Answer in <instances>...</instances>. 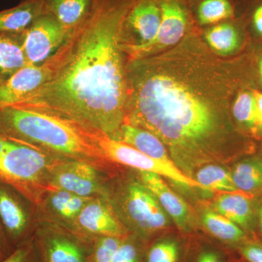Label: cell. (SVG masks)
Here are the masks:
<instances>
[{
    "label": "cell",
    "instance_id": "obj_1",
    "mask_svg": "<svg viewBox=\"0 0 262 262\" xmlns=\"http://www.w3.org/2000/svg\"><path fill=\"white\" fill-rule=\"evenodd\" d=\"M186 34L173 48L128 59L125 122L149 131L188 177L228 158L237 142L232 108L242 89L235 63Z\"/></svg>",
    "mask_w": 262,
    "mask_h": 262
},
{
    "label": "cell",
    "instance_id": "obj_2",
    "mask_svg": "<svg viewBox=\"0 0 262 262\" xmlns=\"http://www.w3.org/2000/svg\"><path fill=\"white\" fill-rule=\"evenodd\" d=\"M136 0H93L85 18L69 34L56 75L13 105L44 112L115 139L125 122L127 19Z\"/></svg>",
    "mask_w": 262,
    "mask_h": 262
},
{
    "label": "cell",
    "instance_id": "obj_3",
    "mask_svg": "<svg viewBox=\"0 0 262 262\" xmlns=\"http://www.w3.org/2000/svg\"><path fill=\"white\" fill-rule=\"evenodd\" d=\"M0 134L57 158L87 162L98 168L108 161L98 146L94 133L44 112L1 106Z\"/></svg>",
    "mask_w": 262,
    "mask_h": 262
},
{
    "label": "cell",
    "instance_id": "obj_4",
    "mask_svg": "<svg viewBox=\"0 0 262 262\" xmlns=\"http://www.w3.org/2000/svg\"><path fill=\"white\" fill-rule=\"evenodd\" d=\"M58 159L47 151L11 139L0 156V182L11 186L27 199L37 201L39 188L49 191L50 173Z\"/></svg>",
    "mask_w": 262,
    "mask_h": 262
},
{
    "label": "cell",
    "instance_id": "obj_5",
    "mask_svg": "<svg viewBox=\"0 0 262 262\" xmlns=\"http://www.w3.org/2000/svg\"><path fill=\"white\" fill-rule=\"evenodd\" d=\"M117 205L127 225L143 238L168 225L166 213L141 181L127 183L119 196Z\"/></svg>",
    "mask_w": 262,
    "mask_h": 262
},
{
    "label": "cell",
    "instance_id": "obj_6",
    "mask_svg": "<svg viewBox=\"0 0 262 262\" xmlns=\"http://www.w3.org/2000/svg\"><path fill=\"white\" fill-rule=\"evenodd\" d=\"M95 137L106 159L126 165L139 171L149 172L166 177L187 187L206 190L195 179L183 173L173 163L151 158L121 141L115 140L103 134L94 133Z\"/></svg>",
    "mask_w": 262,
    "mask_h": 262
},
{
    "label": "cell",
    "instance_id": "obj_7",
    "mask_svg": "<svg viewBox=\"0 0 262 262\" xmlns=\"http://www.w3.org/2000/svg\"><path fill=\"white\" fill-rule=\"evenodd\" d=\"M66 55L64 45L39 64H27L0 84V107L13 106L35 94L53 79Z\"/></svg>",
    "mask_w": 262,
    "mask_h": 262
},
{
    "label": "cell",
    "instance_id": "obj_8",
    "mask_svg": "<svg viewBox=\"0 0 262 262\" xmlns=\"http://www.w3.org/2000/svg\"><path fill=\"white\" fill-rule=\"evenodd\" d=\"M48 189L64 190L86 198L106 194L99 168L87 162L61 158L51 169Z\"/></svg>",
    "mask_w": 262,
    "mask_h": 262
},
{
    "label": "cell",
    "instance_id": "obj_9",
    "mask_svg": "<svg viewBox=\"0 0 262 262\" xmlns=\"http://www.w3.org/2000/svg\"><path fill=\"white\" fill-rule=\"evenodd\" d=\"M34 238L42 262H89L95 241L52 226L36 231Z\"/></svg>",
    "mask_w": 262,
    "mask_h": 262
},
{
    "label": "cell",
    "instance_id": "obj_10",
    "mask_svg": "<svg viewBox=\"0 0 262 262\" xmlns=\"http://www.w3.org/2000/svg\"><path fill=\"white\" fill-rule=\"evenodd\" d=\"M161 24L156 37L144 45H124L128 59L156 54L173 48L186 35L187 13L178 0H161Z\"/></svg>",
    "mask_w": 262,
    "mask_h": 262
},
{
    "label": "cell",
    "instance_id": "obj_11",
    "mask_svg": "<svg viewBox=\"0 0 262 262\" xmlns=\"http://www.w3.org/2000/svg\"><path fill=\"white\" fill-rule=\"evenodd\" d=\"M69 34L53 15H41L21 34L27 63L39 64L46 61L61 47Z\"/></svg>",
    "mask_w": 262,
    "mask_h": 262
},
{
    "label": "cell",
    "instance_id": "obj_12",
    "mask_svg": "<svg viewBox=\"0 0 262 262\" xmlns=\"http://www.w3.org/2000/svg\"><path fill=\"white\" fill-rule=\"evenodd\" d=\"M25 199L14 188L0 182V222L15 249L32 238L35 232Z\"/></svg>",
    "mask_w": 262,
    "mask_h": 262
},
{
    "label": "cell",
    "instance_id": "obj_13",
    "mask_svg": "<svg viewBox=\"0 0 262 262\" xmlns=\"http://www.w3.org/2000/svg\"><path fill=\"white\" fill-rule=\"evenodd\" d=\"M103 198L95 196L84 206L75 220L72 232L89 241L101 237H127V229Z\"/></svg>",
    "mask_w": 262,
    "mask_h": 262
},
{
    "label": "cell",
    "instance_id": "obj_14",
    "mask_svg": "<svg viewBox=\"0 0 262 262\" xmlns=\"http://www.w3.org/2000/svg\"><path fill=\"white\" fill-rule=\"evenodd\" d=\"M162 12L158 0H136L127 19V45H144L156 37L161 24Z\"/></svg>",
    "mask_w": 262,
    "mask_h": 262
},
{
    "label": "cell",
    "instance_id": "obj_15",
    "mask_svg": "<svg viewBox=\"0 0 262 262\" xmlns=\"http://www.w3.org/2000/svg\"><path fill=\"white\" fill-rule=\"evenodd\" d=\"M140 181L158 200L167 214L182 230H187L190 224V209L185 201L176 194L162 177L149 172L139 171Z\"/></svg>",
    "mask_w": 262,
    "mask_h": 262
},
{
    "label": "cell",
    "instance_id": "obj_16",
    "mask_svg": "<svg viewBox=\"0 0 262 262\" xmlns=\"http://www.w3.org/2000/svg\"><path fill=\"white\" fill-rule=\"evenodd\" d=\"M46 13L43 0H21L16 6L0 11V34L24 32Z\"/></svg>",
    "mask_w": 262,
    "mask_h": 262
},
{
    "label": "cell",
    "instance_id": "obj_17",
    "mask_svg": "<svg viewBox=\"0 0 262 262\" xmlns=\"http://www.w3.org/2000/svg\"><path fill=\"white\" fill-rule=\"evenodd\" d=\"M115 140L132 146L151 158L173 163L163 143L154 134L144 129L125 122Z\"/></svg>",
    "mask_w": 262,
    "mask_h": 262
},
{
    "label": "cell",
    "instance_id": "obj_18",
    "mask_svg": "<svg viewBox=\"0 0 262 262\" xmlns=\"http://www.w3.org/2000/svg\"><path fill=\"white\" fill-rule=\"evenodd\" d=\"M21 34H0V84L28 64L22 46Z\"/></svg>",
    "mask_w": 262,
    "mask_h": 262
},
{
    "label": "cell",
    "instance_id": "obj_19",
    "mask_svg": "<svg viewBox=\"0 0 262 262\" xmlns=\"http://www.w3.org/2000/svg\"><path fill=\"white\" fill-rule=\"evenodd\" d=\"M93 0H43L46 11L69 32L85 18Z\"/></svg>",
    "mask_w": 262,
    "mask_h": 262
},
{
    "label": "cell",
    "instance_id": "obj_20",
    "mask_svg": "<svg viewBox=\"0 0 262 262\" xmlns=\"http://www.w3.org/2000/svg\"><path fill=\"white\" fill-rule=\"evenodd\" d=\"M215 208L217 213L234 222L244 231L251 228L253 207L246 196L235 192L222 194L215 201Z\"/></svg>",
    "mask_w": 262,
    "mask_h": 262
},
{
    "label": "cell",
    "instance_id": "obj_21",
    "mask_svg": "<svg viewBox=\"0 0 262 262\" xmlns=\"http://www.w3.org/2000/svg\"><path fill=\"white\" fill-rule=\"evenodd\" d=\"M231 174L237 190L251 194L262 192L261 158L254 157L239 162Z\"/></svg>",
    "mask_w": 262,
    "mask_h": 262
},
{
    "label": "cell",
    "instance_id": "obj_22",
    "mask_svg": "<svg viewBox=\"0 0 262 262\" xmlns=\"http://www.w3.org/2000/svg\"><path fill=\"white\" fill-rule=\"evenodd\" d=\"M202 221L205 228L215 238L231 244L242 245L246 242L244 229L217 212H205Z\"/></svg>",
    "mask_w": 262,
    "mask_h": 262
},
{
    "label": "cell",
    "instance_id": "obj_23",
    "mask_svg": "<svg viewBox=\"0 0 262 262\" xmlns=\"http://www.w3.org/2000/svg\"><path fill=\"white\" fill-rule=\"evenodd\" d=\"M206 42L215 54L230 56L238 51L241 37L237 29L232 24H217L205 34Z\"/></svg>",
    "mask_w": 262,
    "mask_h": 262
},
{
    "label": "cell",
    "instance_id": "obj_24",
    "mask_svg": "<svg viewBox=\"0 0 262 262\" xmlns=\"http://www.w3.org/2000/svg\"><path fill=\"white\" fill-rule=\"evenodd\" d=\"M194 179L206 191H222L225 192H238L234 186L232 174L222 166L208 164L198 169Z\"/></svg>",
    "mask_w": 262,
    "mask_h": 262
},
{
    "label": "cell",
    "instance_id": "obj_25",
    "mask_svg": "<svg viewBox=\"0 0 262 262\" xmlns=\"http://www.w3.org/2000/svg\"><path fill=\"white\" fill-rule=\"evenodd\" d=\"M232 113L239 126L256 134V101L253 90L244 89L239 91L232 104Z\"/></svg>",
    "mask_w": 262,
    "mask_h": 262
},
{
    "label": "cell",
    "instance_id": "obj_26",
    "mask_svg": "<svg viewBox=\"0 0 262 262\" xmlns=\"http://www.w3.org/2000/svg\"><path fill=\"white\" fill-rule=\"evenodd\" d=\"M229 0H203L198 8V18L203 25L219 23L233 15Z\"/></svg>",
    "mask_w": 262,
    "mask_h": 262
},
{
    "label": "cell",
    "instance_id": "obj_27",
    "mask_svg": "<svg viewBox=\"0 0 262 262\" xmlns=\"http://www.w3.org/2000/svg\"><path fill=\"white\" fill-rule=\"evenodd\" d=\"M179 258V244L172 239L155 243L146 255V262H178Z\"/></svg>",
    "mask_w": 262,
    "mask_h": 262
},
{
    "label": "cell",
    "instance_id": "obj_28",
    "mask_svg": "<svg viewBox=\"0 0 262 262\" xmlns=\"http://www.w3.org/2000/svg\"><path fill=\"white\" fill-rule=\"evenodd\" d=\"M121 239L115 237L95 239L90 253L89 262H113L114 255Z\"/></svg>",
    "mask_w": 262,
    "mask_h": 262
},
{
    "label": "cell",
    "instance_id": "obj_29",
    "mask_svg": "<svg viewBox=\"0 0 262 262\" xmlns=\"http://www.w3.org/2000/svg\"><path fill=\"white\" fill-rule=\"evenodd\" d=\"M0 262H42L34 236L21 246L15 248V251L8 257Z\"/></svg>",
    "mask_w": 262,
    "mask_h": 262
},
{
    "label": "cell",
    "instance_id": "obj_30",
    "mask_svg": "<svg viewBox=\"0 0 262 262\" xmlns=\"http://www.w3.org/2000/svg\"><path fill=\"white\" fill-rule=\"evenodd\" d=\"M113 262H140L137 244L127 237L122 238L114 255Z\"/></svg>",
    "mask_w": 262,
    "mask_h": 262
},
{
    "label": "cell",
    "instance_id": "obj_31",
    "mask_svg": "<svg viewBox=\"0 0 262 262\" xmlns=\"http://www.w3.org/2000/svg\"><path fill=\"white\" fill-rule=\"evenodd\" d=\"M239 253L248 262H262V245L246 241L241 245Z\"/></svg>",
    "mask_w": 262,
    "mask_h": 262
},
{
    "label": "cell",
    "instance_id": "obj_32",
    "mask_svg": "<svg viewBox=\"0 0 262 262\" xmlns=\"http://www.w3.org/2000/svg\"><path fill=\"white\" fill-rule=\"evenodd\" d=\"M14 251L15 248L10 244L0 222V261L8 257Z\"/></svg>",
    "mask_w": 262,
    "mask_h": 262
},
{
    "label": "cell",
    "instance_id": "obj_33",
    "mask_svg": "<svg viewBox=\"0 0 262 262\" xmlns=\"http://www.w3.org/2000/svg\"><path fill=\"white\" fill-rule=\"evenodd\" d=\"M253 92L256 101V135L262 136V93L256 90H253Z\"/></svg>",
    "mask_w": 262,
    "mask_h": 262
},
{
    "label": "cell",
    "instance_id": "obj_34",
    "mask_svg": "<svg viewBox=\"0 0 262 262\" xmlns=\"http://www.w3.org/2000/svg\"><path fill=\"white\" fill-rule=\"evenodd\" d=\"M196 262H224L218 253L211 250L203 251L198 255Z\"/></svg>",
    "mask_w": 262,
    "mask_h": 262
},
{
    "label": "cell",
    "instance_id": "obj_35",
    "mask_svg": "<svg viewBox=\"0 0 262 262\" xmlns=\"http://www.w3.org/2000/svg\"><path fill=\"white\" fill-rule=\"evenodd\" d=\"M252 23L255 31L262 36V5L258 6L253 12Z\"/></svg>",
    "mask_w": 262,
    "mask_h": 262
},
{
    "label": "cell",
    "instance_id": "obj_36",
    "mask_svg": "<svg viewBox=\"0 0 262 262\" xmlns=\"http://www.w3.org/2000/svg\"><path fill=\"white\" fill-rule=\"evenodd\" d=\"M258 227H259L260 233L262 235V206L260 207L258 211Z\"/></svg>",
    "mask_w": 262,
    "mask_h": 262
},
{
    "label": "cell",
    "instance_id": "obj_37",
    "mask_svg": "<svg viewBox=\"0 0 262 262\" xmlns=\"http://www.w3.org/2000/svg\"><path fill=\"white\" fill-rule=\"evenodd\" d=\"M258 75H259L260 81H261V83L262 84V56L261 58H260V59L258 60Z\"/></svg>",
    "mask_w": 262,
    "mask_h": 262
}]
</instances>
